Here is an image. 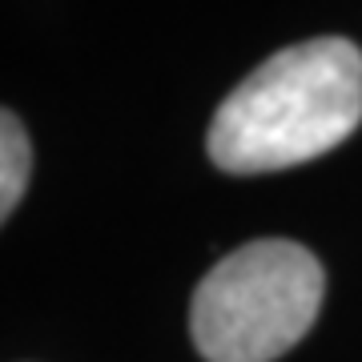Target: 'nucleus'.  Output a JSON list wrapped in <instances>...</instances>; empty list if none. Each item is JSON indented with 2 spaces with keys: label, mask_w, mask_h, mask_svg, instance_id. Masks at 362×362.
Wrapping results in <instances>:
<instances>
[{
  "label": "nucleus",
  "mask_w": 362,
  "mask_h": 362,
  "mask_svg": "<svg viewBox=\"0 0 362 362\" xmlns=\"http://www.w3.org/2000/svg\"><path fill=\"white\" fill-rule=\"evenodd\" d=\"M362 125V49L314 37L274 52L218 105L209 161L226 173H274L330 153Z\"/></svg>",
  "instance_id": "f257e3e1"
},
{
  "label": "nucleus",
  "mask_w": 362,
  "mask_h": 362,
  "mask_svg": "<svg viewBox=\"0 0 362 362\" xmlns=\"http://www.w3.org/2000/svg\"><path fill=\"white\" fill-rule=\"evenodd\" d=\"M326 274L306 246L262 238L233 250L194 290L189 330L206 362H274L318 318Z\"/></svg>",
  "instance_id": "f03ea898"
},
{
  "label": "nucleus",
  "mask_w": 362,
  "mask_h": 362,
  "mask_svg": "<svg viewBox=\"0 0 362 362\" xmlns=\"http://www.w3.org/2000/svg\"><path fill=\"white\" fill-rule=\"evenodd\" d=\"M28 173H33V149L28 133L8 109H0V226L8 221L16 202L25 197Z\"/></svg>",
  "instance_id": "7ed1b4c3"
}]
</instances>
